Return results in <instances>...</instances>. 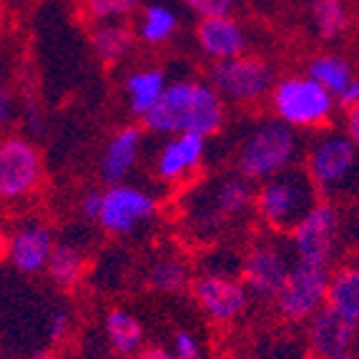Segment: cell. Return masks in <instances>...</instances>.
Masks as SVG:
<instances>
[{
	"label": "cell",
	"mask_w": 359,
	"mask_h": 359,
	"mask_svg": "<svg viewBox=\"0 0 359 359\" xmlns=\"http://www.w3.org/2000/svg\"><path fill=\"white\" fill-rule=\"evenodd\" d=\"M254 184L236 171H222L209 179L186 184L179 198L181 224L196 241L222 239L224 233L252 214Z\"/></svg>",
	"instance_id": "6da1fadb"
},
{
	"label": "cell",
	"mask_w": 359,
	"mask_h": 359,
	"mask_svg": "<svg viewBox=\"0 0 359 359\" xmlns=\"http://www.w3.org/2000/svg\"><path fill=\"white\" fill-rule=\"evenodd\" d=\"M141 123L156 136L196 133L211 138L226 126V103L211 88L209 81L179 78L168 81L161 98L141 118Z\"/></svg>",
	"instance_id": "7a4b0ae2"
},
{
	"label": "cell",
	"mask_w": 359,
	"mask_h": 359,
	"mask_svg": "<svg viewBox=\"0 0 359 359\" xmlns=\"http://www.w3.org/2000/svg\"><path fill=\"white\" fill-rule=\"evenodd\" d=\"M302 154H304L302 133L269 114L246 128V133L236 144L233 171L257 186L264 179L299 163Z\"/></svg>",
	"instance_id": "3957f363"
},
{
	"label": "cell",
	"mask_w": 359,
	"mask_h": 359,
	"mask_svg": "<svg viewBox=\"0 0 359 359\" xmlns=\"http://www.w3.org/2000/svg\"><path fill=\"white\" fill-rule=\"evenodd\" d=\"M299 163L317 189L319 198L341 204L357 191L359 144L341 128L330 126L311 133L309 144H304Z\"/></svg>",
	"instance_id": "277c9868"
},
{
	"label": "cell",
	"mask_w": 359,
	"mask_h": 359,
	"mask_svg": "<svg viewBox=\"0 0 359 359\" xmlns=\"http://www.w3.org/2000/svg\"><path fill=\"white\" fill-rule=\"evenodd\" d=\"M317 201L319 194L306 176L304 166L294 163L254 186L252 216L262 231L289 236Z\"/></svg>",
	"instance_id": "5b68a950"
},
{
	"label": "cell",
	"mask_w": 359,
	"mask_h": 359,
	"mask_svg": "<svg viewBox=\"0 0 359 359\" xmlns=\"http://www.w3.org/2000/svg\"><path fill=\"white\" fill-rule=\"evenodd\" d=\"M266 98L274 118L287 123L297 133L309 136L330 128L339 111L337 98L306 73H289L276 78Z\"/></svg>",
	"instance_id": "8992f818"
},
{
	"label": "cell",
	"mask_w": 359,
	"mask_h": 359,
	"mask_svg": "<svg viewBox=\"0 0 359 359\" xmlns=\"http://www.w3.org/2000/svg\"><path fill=\"white\" fill-rule=\"evenodd\" d=\"M292 262L294 254L287 236L259 229V233L244 246V252L236 262V274L252 299L271 302L276 289L282 287Z\"/></svg>",
	"instance_id": "52a82bcc"
},
{
	"label": "cell",
	"mask_w": 359,
	"mask_h": 359,
	"mask_svg": "<svg viewBox=\"0 0 359 359\" xmlns=\"http://www.w3.org/2000/svg\"><path fill=\"white\" fill-rule=\"evenodd\" d=\"M271 60L257 53H241L226 60H214L209 68V83L226 106L249 108L269 96L276 81Z\"/></svg>",
	"instance_id": "ba28073f"
},
{
	"label": "cell",
	"mask_w": 359,
	"mask_h": 359,
	"mask_svg": "<svg viewBox=\"0 0 359 359\" xmlns=\"http://www.w3.org/2000/svg\"><path fill=\"white\" fill-rule=\"evenodd\" d=\"M334 264L311 262V259H294L284 276L282 287L276 289L274 311L287 324H304L311 314H317L327 302V284Z\"/></svg>",
	"instance_id": "9c48e42d"
},
{
	"label": "cell",
	"mask_w": 359,
	"mask_h": 359,
	"mask_svg": "<svg viewBox=\"0 0 359 359\" xmlns=\"http://www.w3.org/2000/svg\"><path fill=\"white\" fill-rule=\"evenodd\" d=\"M294 259H311V262L337 264L341 257V239H344V211L337 201L319 198L306 211L292 233L287 236Z\"/></svg>",
	"instance_id": "30bf717a"
},
{
	"label": "cell",
	"mask_w": 359,
	"mask_h": 359,
	"mask_svg": "<svg viewBox=\"0 0 359 359\" xmlns=\"http://www.w3.org/2000/svg\"><path fill=\"white\" fill-rule=\"evenodd\" d=\"M189 292L201 314L216 327H229L239 322L252 304V297L241 284L239 274L233 269H222V266H209L194 274Z\"/></svg>",
	"instance_id": "8fae6325"
},
{
	"label": "cell",
	"mask_w": 359,
	"mask_h": 359,
	"mask_svg": "<svg viewBox=\"0 0 359 359\" xmlns=\"http://www.w3.org/2000/svg\"><path fill=\"white\" fill-rule=\"evenodd\" d=\"M46 163L41 149L25 133L0 138V201L20 204L41 191Z\"/></svg>",
	"instance_id": "7c38bea8"
},
{
	"label": "cell",
	"mask_w": 359,
	"mask_h": 359,
	"mask_svg": "<svg viewBox=\"0 0 359 359\" xmlns=\"http://www.w3.org/2000/svg\"><path fill=\"white\" fill-rule=\"evenodd\" d=\"M158 209H161V201L141 186H133L128 181L114 184L103 189L96 224L108 236L126 239V236H133L138 229L154 222Z\"/></svg>",
	"instance_id": "4fadbf2b"
},
{
	"label": "cell",
	"mask_w": 359,
	"mask_h": 359,
	"mask_svg": "<svg viewBox=\"0 0 359 359\" xmlns=\"http://www.w3.org/2000/svg\"><path fill=\"white\" fill-rule=\"evenodd\" d=\"M209 151V138L196 133H174L166 136L154 158V174L163 186H186L201 174Z\"/></svg>",
	"instance_id": "5bb4252c"
},
{
	"label": "cell",
	"mask_w": 359,
	"mask_h": 359,
	"mask_svg": "<svg viewBox=\"0 0 359 359\" xmlns=\"http://www.w3.org/2000/svg\"><path fill=\"white\" fill-rule=\"evenodd\" d=\"M55 231L41 219H25L8 233L6 259L13 264V269L20 274L38 276L46 271V264L55 246Z\"/></svg>",
	"instance_id": "9a60e30c"
},
{
	"label": "cell",
	"mask_w": 359,
	"mask_h": 359,
	"mask_svg": "<svg viewBox=\"0 0 359 359\" xmlns=\"http://www.w3.org/2000/svg\"><path fill=\"white\" fill-rule=\"evenodd\" d=\"M359 327L339 317L330 306H322L304 322V341L309 359H332L354 352Z\"/></svg>",
	"instance_id": "2e32d148"
},
{
	"label": "cell",
	"mask_w": 359,
	"mask_h": 359,
	"mask_svg": "<svg viewBox=\"0 0 359 359\" xmlns=\"http://www.w3.org/2000/svg\"><path fill=\"white\" fill-rule=\"evenodd\" d=\"M146 131L144 126H123L106 141L98 158V179L106 186L126 184L131 174L138 168L141 154H144Z\"/></svg>",
	"instance_id": "e0dca14e"
},
{
	"label": "cell",
	"mask_w": 359,
	"mask_h": 359,
	"mask_svg": "<svg viewBox=\"0 0 359 359\" xmlns=\"http://www.w3.org/2000/svg\"><path fill=\"white\" fill-rule=\"evenodd\" d=\"M196 43L211 63L241 55L249 48V38L233 15H206V18H201L196 25Z\"/></svg>",
	"instance_id": "ac0fdd59"
},
{
	"label": "cell",
	"mask_w": 359,
	"mask_h": 359,
	"mask_svg": "<svg viewBox=\"0 0 359 359\" xmlns=\"http://www.w3.org/2000/svg\"><path fill=\"white\" fill-rule=\"evenodd\" d=\"M324 306L359 327V266L354 259H341L332 266Z\"/></svg>",
	"instance_id": "d6986e66"
},
{
	"label": "cell",
	"mask_w": 359,
	"mask_h": 359,
	"mask_svg": "<svg viewBox=\"0 0 359 359\" xmlns=\"http://www.w3.org/2000/svg\"><path fill=\"white\" fill-rule=\"evenodd\" d=\"M191 264L186 262L176 252H161L156 254L146 266V287L156 294H166V297H179L189 292L191 284Z\"/></svg>",
	"instance_id": "ffe728a7"
},
{
	"label": "cell",
	"mask_w": 359,
	"mask_h": 359,
	"mask_svg": "<svg viewBox=\"0 0 359 359\" xmlns=\"http://www.w3.org/2000/svg\"><path fill=\"white\" fill-rule=\"evenodd\" d=\"M166 83L168 78L161 68H138L123 78V93H126L128 111L133 118L141 121L149 114L154 103L161 98Z\"/></svg>",
	"instance_id": "44dd1931"
},
{
	"label": "cell",
	"mask_w": 359,
	"mask_h": 359,
	"mask_svg": "<svg viewBox=\"0 0 359 359\" xmlns=\"http://www.w3.org/2000/svg\"><path fill=\"white\" fill-rule=\"evenodd\" d=\"M86 271H88V257L76 241H55L50 259L46 264V274L58 289H76L83 282Z\"/></svg>",
	"instance_id": "7402d4cb"
},
{
	"label": "cell",
	"mask_w": 359,
	"mask_h": 359,
	"mask_svg": "<svg viewBox=\"0 0 359 359\" xmlns=\"http://www.w3.org/2000/svg\"><path fill=\"white\" fill-rule=\"evenodd\" d=\"M133 46H136V33L123 20L98 23L90 33V48L106 66H116L121 60H126L133 53Z\"/></svg>",
	"instance_id": "603a6c76"
},
{
	"label": "cell",
	"mask_w": 359,
	"mask_h": 359,
	"mask_svg": "<svg viewBox=\"0 0 359 359\" xmlns=\"http://www.w3.org/2000/svg\"><path fill=\"white\" fill-rule=\"evenodd\" d=\"M103 330H106L111 349L123 359H131L146 341V330L141 319L126 309L108 311L106 319H103Z\"/></svg>",
	"instance_id": "cb8c5ba5"
},
{
	"label": "cell",
	"mask_w": 359,
	"mask_h": 359,
	"mask_svg": "<svg viewBox=\"0 0 359 359\" xmlns=\"http://www.w3.org/2000/svg\"><path fill=\"white\" fill-rule=\"evenodd\" d=\"M306 76L314 78L317 83H322L334 98L339 96L341 90L347 88L352 81H357L352 60L344 58V55H339V53L314 55V58L306 63Z\"/></svg>",
	"instance_id": "d4e9b609"
},
{
	"label": "cell",
	"mask_w": 359,
	"mask_h": 359,
	"mask_svg": "<svg viewBox=\"0 0 359 359\" xmlns=\"http://www.w3.org/2000/svg\"><path fill=\"white\" fill-rule=\"evenodd\" d=\"M179 30V15L166 6H146L138 15L136 38L146 46H163L176 36Z\"/></svg>",
	"instance_id": "484cf974"
},
{
	"label": "cell",
	"mask_w": 359,
	"mask_h": 359,
	"mask_svg": "<svg viewBox=\"0 0 359 359\" xmlns=\"http://www.w3.org/2000/svg\"><path fill=\"white\" fill-rule=\"evenodd\" d=\"M311 18L324 41H339L352 25L347 0H311Z\"/></svg>",
	"instance_id": "4316f807"
},
{
	"label": "cell",
	"mask_w": 359,
	"mask_h": 359,
	"mask_svg": "<svg viewBox=\"0 0 359 359\" xmlns=\"http://www.w3.org/2000/svg\"><path fill=\"white\" fill-rule=\"evenodd\" d=\"M141 0H83L86 18L93 23H111V20H126L138 11Z\"/></svg>",
	"instance_id": "83f0119b"
},
{
	"label": "cell",
	"mask_w": 359,
	"mask_h": 359,
	"mask_svg": "<svg viewBox=\"0 0 359 359\" xmlns=\"http://www.w3.org/2000/svg\"><path fill=\"white\" fill-rule=\"evenodd\" d=\"M174 359H204V347L201 339L191 330H176L168 344Z\"/></svg>",
	"instance_id": "f1b7e54d"
},
{
	"label": "cell",
	"mask_w": 359,
	"mask_h": 359,
	"mask_svg": "<svg viewBox=\"0 0 359 359\" xmlns=\"http://www.w3.org/2000/svg\"><path fill=\"white\" fill-rule=\"evenodd\" d=\"M184 3L198 18H206V15H231L241 0H184Z\"/></svg>",
	"instance_id": "f546056e"
},
{
	"label": "cell",
	"mask_w": 359,
	"mask_h": 359,
	"mask_svg": "<svg viewBox=\"0 0 359 359\" xmlns=\"http://www.w3.org/2000/svg\"><path fill=\"white\" fill-rule=\"evenodd\" d=\"M73 330V314L68 309H55L48 319V339L50 344H60L66 341Z\"/></svg>",
	"instance_id": "4dcf8cb0"
},
{
	"label": "cell",
	"mask_w": 359,
	"mask_h": 359,
	"mask_svg": "<svg viewBox=\"0 0 359 359\" xmlns=\"http://www.w3.org/2000/svg\"><path fill=\"white\" fill-rule=\"evenodd\" d=\"M101 196H103V189H88L86 194H81V198H78V214L83 216L86 222H96L98 219Z\"/></svg>",
	"instance_id": "1f68e13d"
},
{
	"label": "cell",
	"mask_w": 359,
	"mask_h": 359,
	"mask_svg": "<svg viewBox=\"0 0 359 359\" xmlns=\"http://www.w3.org/2000/svg\"><path fill=\"white\" fill-rule=\"evenodd\" d=\"M18 114V101L13 96V90L0 86V126H11Z\"/></svg>",
	"instance_id": "d6a6232c"
},
{
	"label": "cell",
	"mask_w": 359,
	"mask_h": 359,
	"mask_svg": "<svg viewBox=\"0 0 359 359\" xmlns=\"http://www.w3.org/2000/svg\"><path fill=\"white\" fill-rule=\"evenodd\" d=\"M131 359H174L168 344H161V341H144V347L138 349Z\"/></svg>",
	"instance_id": "836d02e7"
},
{
	"label": "cell",
	"mask_w": 359,
	"mask_h": 359,
	"mask_svg": "<svg viewBox=\"0 0 359 359\" xmlns=\"http://www.w3.org/2000/svg\"><path fill=\"white\" fill-rule=\"evenodd\" d=\"M341 131L347 133L352 141L359 144V106L344 108V121H341Z\"/></svg>",
	"instance_id": "e575fe53"
},
{
	"label": "cell",
	"mask_w": 359,
	"mask_h": 359,
	"mask_svg": "<svg viewBox=\"0 0 359 359\" xmlns=\"http://www.w3.org/2000/svg\"><path fill=\"white\" fill-rule=\"evenodd\" d=\"M337 106L344 111V108H352V106H359V81H352L347 88L341 90L339 96H337Z\"/></svg>",
	"instance_id": "d590c367"
},
{
	"label": "cell",
	"mask_w": 359,
	"mask_h": 359,
	"mask_svg": "<svg viewBox=\"0 0 359 359\" xmlns=\"http://www.w3.org/2000/svg\"><path fill=\"white\" fill-rule=\"evenodd\" d=\"M25 121H28V128L33 133H41L43 131V123H46L38 108H28V114H25Z\"/></svg>",
	"instance_id": "8d00e7d4"
},
{
	"label": "cell",
	"mask_w": 359,
	"mask_h": 359,
	"mask_svg": "<svg viewBox=\"0 0 359 359\" xmlns=\"http://www.w3.org/2000/svg\"><path fill=\"white\" fill-rule=\"evenodd\" d=\"M6 252H8V233L0 231V264L6 262Z\"/></svg>",
	"instance_id": "74e56055"
},
{
	"label": "cell",
	"mask_w": 359,
	"mask_h": 359,
	"mask_svg": "<svg viewBox=\"0 0 359 359\" xmlns=\"http://www.w3.org/2000/svg\"><path fill=\"white\" fill-rule=\"evenodd\" d=\"M332 359H357L354 352H347V354H339V357H332Z\"/></svg>",
	"instance_id": "f35d334b"
}]
</instances>
